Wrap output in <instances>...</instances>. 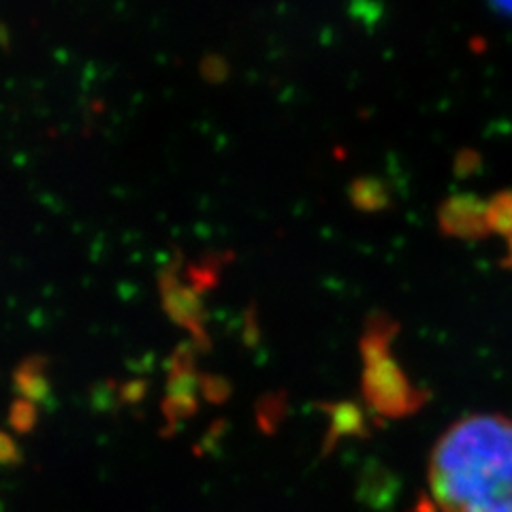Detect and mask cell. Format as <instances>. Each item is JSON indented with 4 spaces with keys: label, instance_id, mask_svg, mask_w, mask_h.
Here are the masks:
<instances>
[{
    "label": "cell",
    "instance_id": "obj_7",
    "mask_svg": "<svg viewBox=\"0 0 512 512\" xmlns=\"http://www.w3.org/2000/svg\"><path fill=\"white\" fill-rule=\"evenodd\" d=\"M13 423L18 425L20 429H28L32 423H35V410H32V406H26V404H20L18 408L13 410Z\"/></svg>",
    "mask_w": 512,
    "mask_h": 512
},
{
    "label": "cell",
    "instance_id": "obj_10",
    "mask_svg": "<svg viewBox=\"0 0 512 512\" xmlns=\"http://www.w3.org/2000/svg\"><path fill=\"white\" fill-rule=\"evenodd\" d=\"M502 267L512 269V237L508 239V254H506V259L502 261Z\"/></svg>",
    "mask_w": 512,
    "mask_h": 512
},
{
    "label": "cell",
    "instance_id": "obj_3",
    "mask_svg": "<svg viewBox=\"0 0 512 512\" xmlns=\"http://www.w3.org/2000/svg\"><path fill=\"white\" fill-rule=\"evenodd\" d=\"M440 231L448 237L468 239H485L491 233L487 218V201L474 195H455L448 197L438 210Z\"/></svg>",
    "mask_w": 512,
    "mask_h": 512
},
{
    "label": "cell",
    "instance_id": "obj_1",
    "mask_svg": "<svg viewBox=\"0 0 512 512\" xmlns=\"http://www.w3.org/2000/svg\"><path fill=\"white\" fill-rule=\"evenodd\" d=\"M436 512H512V421L472 414L455 423L429 461Z\"/></svg>",
    "mask_w": 512,
    "mask_h": 512
},
{
    "label": "cell",
    "instance_id": "obj_9",
    "mask_svg": "<svg viewBox=\"0 0 512 512\" xmlns=\"http://www.w3.org/2000/svg\"><path fill=\"white\" fill-rule=\"evenodd\" d=\"M493 5L504 13H512V0H493Z\"/></svg>",
    "mask_w": 512,
    "mask_h": 512
},
{
    "label": "cell",
    "instance_id": "obj_6",
    "mask_svg": "<svg viewBox=\"0 0 512 512\" xmlns=\"http://www.w3.org/2000/svg\"><path fill=\"white\" fill-rule=\"evenodd\" d=\"M487 218L491 233L512 237V190H502L487 201Z\"/></svg>",
    "mask_w": 512,
    "mask_h": 512
},
{
    "label": "cell",
    "instance_id": "obj_2",
    "mask_svg": "<svg viewBox=\"0 0 512 512\" xmlns=\"http://www.w3.org/2000/svg\"><path fill=\"white\" fill-rule=\"evenodd\" d=\"M393 323L376 316V323L363 338L361 350L365 357V391L372 404L384 412H399L410 406L412 391L410 384L389 355V340Z\"/></svg>",
    "mask_w": 512,
    "mask_h": 512
},
{
    "label": "cell",
    "instance_id": "obj_8",
    "mask_svg": "<svg viewBox=\"0 0 512 512\" xmlns=\"http://www.w3.org/2000/svg\"><path fill=\"white\" fill-rule=\"evenodd\" d=\"M15 457H18L15 444L5 434H0V461H15Z\"/></svg>",
    "mask_w": 512,
    "mask_h": 512
},
{
    "label": "cell",
    "instance_id": "obj_4",
    "mask_svg": "<svg viewBox=\"0 0 512 512\" xmlns=\"http://www.w3.org/2000/svg\"><path fill=\"white\" fill-rule=\"evenodd\" d=\"M165 301H167V308H169L171 316L178 320V323H182L184 327H192V329L197 327L201 310H199L197 299L188 293V288L171 282L165 288Z\"/></svg>",
    "mask_w": 512,
    "mask_h": 512
},
{
    "label": "cell",
    "instance_id": "obj_5",
    "mask_svg": "<svg viewBox=\"0 0 512 512\" xmlns=\"http://www.w3.org/2000/svg\"><path fill=\"white\" fill-rule=\"evenodd\" d=\"M350 199L363 212H378L389 205V190L374 178H361L352 184Z\"/></svg>",
    "mask_w": 512,
    "mask_h": 512
}]
</instances>
